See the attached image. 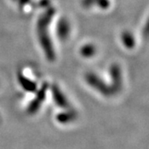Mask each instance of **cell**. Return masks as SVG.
<instances>
[{
	"mask_svg": "<svg viewBox=\"0 0 149 149\" xmlns=\"http://www.w3.org/2000/svg\"><path fill=\"white\" fill-rule=\"evenodd\" d=\"M54 13H55L54 8H50L45 13H43L37 22V32H38L39 41L49 61H53L55 59L53 46L51 42V38L49 37V33H48V26L52 21Z\"/></svg>",
	"mask_w": 149,
	"mask_h": 149,
	"instance_id": "cell-1",
	"label": "cell"
},
{
	"mask_svg": "<svg viewBox=\"0 0 149 149\" xmlns=\"http://www.w3.org/2000/svg\"><path fill=\"white\" fill-rule=\"evenodd\" d=\"M70 32V25L69 22L65 19H61L58 24V28H57V32L58 36L61 39H65L68 37Z\"/></svg>",
	"mask_w": 149,
	"mask_h": 149,
	"instance_id": "cell-2",
	"label": "cell"
},
{
	"mask_svg": "<svg viewBox=\"0 0 149 149\" xmlns=\"http://www.w3.org/2000/svg\"><path fill=\"white\" fill-rule=\"evenodd\" d=\"M122 42L123 45L129 49L133 48L134 47V44H135L133 36L128 32H124L122 34Z\"/></svg>",
	"mask_w": 149,
	"mask_h": 149,
	"instance_id": "cell-3",
	"label": "cell"
},
{
	"mask_svg": "<svg viewBox=\"0 0 149 149\" xmlns=\"http://www.w3.org/2000/svg\"><path fill=\"white\" fill-rule=\"evenodd\" d=\"M96 48L92 44H86L80 49V54L85 57H91L95 54Z\"/></svg>",
	"mask_w": 149,
	"mask_h": 149,
	"instance_id": "cell-4",
	"label": "cell"
},
{
	"mask_svg": "<svg viewBox=\"0 0 149 149\" xmlns=\"http://www.w3.org/2000/svg\"><path fill=\"white\" fill-rule=\"evenodd\" d=\"M97 4L101 8H107L109 5V2L108 0H84V5L85 7Z\"/></svg>",
	"mask_w": 149,
	"mask_h": 149,
	"instance_id": "cell-5",
	"label": "cell"
},
{
	"mask_svg": "<svg viewBox=\"0 0 149 149\" xmlns=\"http://www.w3.org/2000/svg\"><path fill=\"white\" fill-rule=\"evenodd\" d=\"M20 79V82L22 83V85H23L24 87H27L31 90V87H34V84L32 83L31 80H27V78H25L24 76H19Z\"/></svg>",
	"mask_w": 149,
	"mask_h": 149,
	"instance_id": "cell-6",
	"label": "cell"
},
{
	"mask_svg": "<svg viewBox=\"0 0 149 149\" xmlns=\"http://www.w3.org/2000/svg\"><path fill=\"white\" fill-rule=\"evenodd\" d=\"M19 1H20V4H21V6L25 5V4H27V3L29 2V0H19Z\"/></svg>",
	"mask_w": 149,
	"mask_h": 149,
	"instance_id": "cell-7",
	"label": "cell"
}]
</instances>
